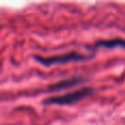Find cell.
Wrapping results in <instances>:
<instances>
[{"mask_svg":"<svg viewBox=\"0 0 125 125\" xmlns=\"http://www.w3.org/2000/svg\"><path fill=\"white\" fill-rule=\"evenodd\" d=\"M84 81H86V78L75 76V77H70V78H67V79L61 80V81L56 82L54 84H51L48 87V90L50 91L62 90V89H66V88H70V87H73V86H77V84L82 83Z\"/></svg>","mask_w":125,"mask_h":125,"instance_id":"obj_3","label":"cell"},{"mask_svg":"<svg viewBox=\"0 0 125 125\" xmlns=\"http://www.w3.org/2000/svg\"><path fill=\"white\" fill-rule=\"evenodd\" d=\"M98 47H105V48H114V47H122L125 48V40L122 39H112V40H101L95 42L93 45L87 46L89 50H94Z\"/></svg>","mask_w":125,"mask_h":125,"instance_id":"obj_4","label":"cell"},{"mask_svg":"<svg viewBox=\"0 0 125 125\" xmlns=\"http://www.w3.org/2000/svg\"><path fill=\"white\" fill-rule=\"evenodd\" d=\"M94 90L90 87H83L76 91L65 93L62 95H56V97H48L43 101L44 104H57V105H66V104H73L78 101L86 99L93 94Z\"/></svg>","mask_w":125,"mask_h":125,"instance_id":"obj_1","label":"cell"},{"mask_svg":"<svg viewBox=\"0 0 125 125\" xmlns=\"http://www.w3.org/2000/svg\"><path fill=\"white\" fill-rule=\"evenodd\" d=\"M92 56L89 55H82L77 52H69L62 55H57V56H51V57H42V56H34V59L40 64L44 66H52V65H64L68 64L71 62H82L88 61Z\"/></svg>","mask_w":125,"mask_h":125,"instance_id":"obj_2","label":"cell"}]
</instances>
